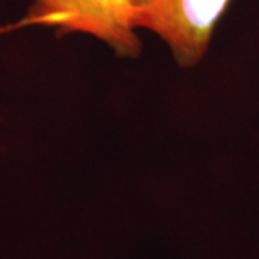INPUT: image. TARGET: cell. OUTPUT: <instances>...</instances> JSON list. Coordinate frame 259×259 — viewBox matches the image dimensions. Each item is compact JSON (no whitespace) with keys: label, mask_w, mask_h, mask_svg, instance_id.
<instances>
[{"label":"cell","mask_w":259,"mask_h":259,"mask_svg":"<svg viewBox=\"0 0 259 259\" xmlns=\"http://www.w3.org/2000/svg\"><path fill=\"white\" fill-rule=\"evenodd\" d=\"M134 0H33L16 23L0 26V33L45 26L58 36L82 33L97 37L121 58H137L141 42L133 23Z\"/></svg>","instance_id":"6da1fadb"},{"label":"cell","mask_w":259,"mask_h":259,"mask_svg":"<svg viewBox=\"0 0 259 259\" xmlns=\"http://www.w3.org/2000/svg\"><path fill=\"white\" fill-rule=\"evenodd\" d=\"M229 0H134V28L148 29L183 68L197 65Z\"/></svg>","instance_id":"7a4b0ae2"}]
</instances>
